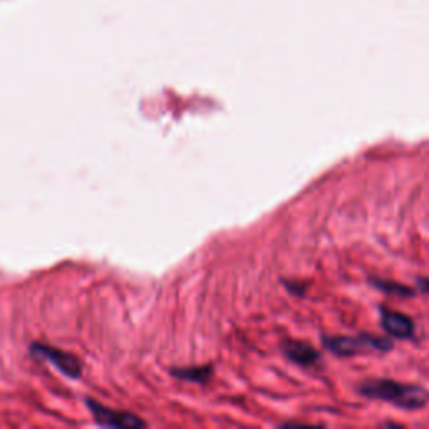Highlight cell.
Wrapping results in <instances>:
<instances>
[{
	"instance_id": "5b68a950",
	"label": "cell",
	"mask_w": 429,
	"mask_h": 429,
	"mask_svg": "<svg viewBox=\"0 0 429 429\" xmlns=\"http://www.w3.org/2000/svg\"><path fill=\"white\" fill-rule=\"evenodd\" d=\"M382 315V327L389 335L396 339H408L415 332V324L411 317L401 314V312H391L388 308L381 312Z\"/></svg>"
},
{
	"instance_id": "6da1fadb",
	"label": "cell",
	"mask_w": 429,
	"mask_h": 429,
	"mask_svg": "<svg viewBox=\"0 0 429 429\" xmlns=\"http://www.w3.org/2000/svg\"><path fill=\"white\" fill-rule=\"evenodd\" d=\"M357 391L370 399H381L403 409H421L429 403V391L423 386L403 384L391 379H367Z\"/></svg>"
},
{
	"instance_id": "9c48e42d",
	"label": "cell",
	"mask_w": 429,
	"mask_h": 429,
	"mask_svg": "<svg viewBox=\"0 0 429 429\" xmlns=\"http://www.w3.org/2000/svg\"><path fill=\"white\" fill-rule=\"evenodd\" d=\"M419 282H421V289H424V291L429 292V280H424L423 278V280H419Z\"/></svg>"
},
{
	"instance_id": "277c9868",
	"label": "cell",
	"mask_w": 429,
	"mask_h": 429,
	"mask_svg": "<svg viewBox=\"0 0 429 429\" xmlns=\"http://www.w3.org/2000/svg\"><path fill=\"white\" fill-rule=\"evenodd\" d=\"M32 353H36L42 357L48 359L49 362H52L61 373H64L69 377H79V374L83 373V366L77 361L76 357H72L71 354L63 353V350L56 349V347L42 346V344H34Z\"/></svg>"
},
{
	"instance_id": "3957f363",
	"label": "cell",
	"mask_w": 429,
	"mask_h": 429,
	"mask_svg": "<svg viewBox=\"0 0 429 429\" xmlns=\"http://www.w3.org/2000/svg\"><path fill=\"white\" fill-rule=\"evenodd\" d=\"M87 408L91 409V412L94 415L96 421L103 426H109V428H136V426H145V421H141L139 417L134 415H129V412H119L113 411V409H107L101 406L96 401L87 399Z\"/></svg>"
},
{
	"instance_id": "8992f818",
	"label": "cell",
	"mask_w": 429,
	"mask_h": 429,
	"mask_svg": "<svg viewBox=\"0 0 429 429\" xmlns=\"http://www.w3.org/2000/svg\"><path fill=\"white\" fill-rule=\"evenodd\" d=\"M282 349L291 361L300 366H314L317 364V361H320V354L307 342L285 341L282 344Z\"/></svg>"
},
{
	"instance_id": "ba28073f",
	"label": "cell",
	"mask_w": 429,
	"mask_h": 429,
	"mask_svg": "<svg viewBox=\"0 0 429 429\" xmlns=\"http://www.w3.org/2000/svg\"><path fill=\"white\" fill-rule=\"evenodd\" d=\"M374 285H377L379 289H382V291L386 292H396V293H403V295H411L412 291L408 287H403V285H397V284H391V282L388 280H376L373 282Z\"/></svg>"
},
{
	"instance_id": "7a4b0ae2",
	"label": "cell",
	"mask_w": 429,
	"mask_h": 429,
	"mask_svg": "<svg viewBox=\"0 0 429 429\" xmlns=\"http://www.w3.org/2000/svg\"><path fill=\"white\" fill-rule=\"evenodd\" d=\"M324 346L335 355H347L359 354L362 349H374V350H391L393 342L386 337H374V335H361V337H324Z\"/></svg>"
},
{
	"instance_id": "52a82bcc",
	"label": "cell",
	"mask_w": 429,
	"mask_h": 429,
	"mask_svg": "<svg viewBox=\"0 0 429 429\" xmlns=\"http://www.w3.org/2000/svg\"><path fill=\"white\" fill-rule=\"evenodd\" d=\"M173 374L176 377L187 379V381L193 382H205L211 374V367L205 366V367H188V369H173Z\"/></svg>"
}]
</instances>
